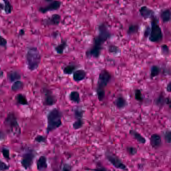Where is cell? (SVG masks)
Listing matches in <instances>:
<instances>
[{
    "mask_svg": "<svg viewBox=\"0 0 171 171\" xmlns=\"http://www.w3.org/2000/svg\"><path fill=\"white\" fill-rule=\"evenodd\" d=\"M161 69L160 66L157 65H153L152 66L150 70V76L151 79H153V78L158 76L161 73Z\"/></svg>",
    "mask_w": 171,
    "mask_h": 171,
    "instance_id": "obj_26",
    "label": "cell"
},
{
    "mask_svg": "<svg viewBox=\"0 0 171 171\" xmlns=\"http://www.w3.org/2000/svg\"><path fill=\"white\" fill-rule=\"evenodd\" d=\"M165 103L166 105H168V106L169 108H171V98L169 96L168 97H166V100H165Z\"/></svg>",
    "mask_w": 171,
    "mask_h": 171,
    "instance_id": "obj_45",
    "label": "cell"
},
{
    "mask_svg": "<svg viewBox=\"0 0 171 171\" xmlns=\"http://www.w3.org/2000/svg\"><path fill=\"white\" fill-rule=\"evenodd\" d=\"M115 105L118 110H122L127 106V101L123 96H119L115 100Z\"/></svg>",
    "mask_w": 171,
    "mask_h": 171,
    "instance_id": "obj_18",
    "label": "cell"
},
{
    "mask_svg": "<svg viewBox=\"0 0 171 171\" xmlns=\"http://www.w3.org/2000/svg\"><path fill=\"white\" fill-rule=\"evenodd\" d=\"M135 98L138 102H142L143 101L142 93L140 89H136L135 91Z\"/></svg>",
    "mask_w": 171,
    "mask_h": 171,
    "instance_id": "obj_33",
    "label": "cell"
},
{
    "mask_svg": "<svg viewBox=\"0 0 171 171\" xmlns=\"http://www.w3.org/2000/svg\"><path fill=\"white\" fill-rule=\"evenodd\" d=\"M139 30V25L137 24H131L128 27L127 31L128 35L131 36L137 34Z\"/></svg>",
    "mask_w": 171,
    "mask_h": 171,
    "instance_id": "obj_27",
    "label": "cell"
},
{
    "mask_svg": "<svg viewBox=\"0 0 171 171\" xmlns=\"http://www.w3.org/2000/svg\"><path fill=\"white\" fill-rule=\"evenodd\" d=\"M78 65L74 63H70L64 67L63 69V73L65 75H71L78 68Z\"/></svg>",
    "mask_w": 171,
    "mask_h": 171,
    "instance_id": "obj_23",
    "label": "cell"
},
{
    "mask_svg": "<svg viewBox=\"0 0 171 171\" xmlns=\"http://www.w3.org/2000/svg\"><path fill=\"white\" fill-rule=\"evenodd\" d=\"M150 143L152 147L155 149H158L162 145V137L158 133H153L150 138Z\"/></svg>",
    "mask_w": 171,
    "mask_h": 171,
    "instance_id": "obj_13",
    "label": "cell"
},
{
    "mask_svg": "<svg viewBox=\"0 0 171 171\" xmlns=\"http://www.w3.org/2000/svg\"><path fill=\"white\" fill-rule=\"evenodd\" d=\"M4 3V10L6 14H10L13 10V7L9 0H3Z\"/></svg>",
    "mask_w": 171,
    "mask_h": 171,
    "instance_id": "obj_30",
    "label": "cell"
},
{
    "mask_svg": "<svg viewBox=\"0 0 171 171\" xmlns=\"http://www.w3.org/2000/svg\"><path fill=\"white\" fill-rule=\"evenodd\" d=\"M111 78L112 75L111 72L106 69H103L101 71L98 75L96 88L105 90Z\"/></svg>",
    "mask_w": 171,
    "mask_h": 171,
    "instance_id": "obj_8",
    "label": "cell"
},
{
    "mask_svg": "<svg viewBox=\"0 0 171 171\" xmlns=\"http://www.w3.org/2000/svg\"><path fill=\"white\" fill-rule=\"evenodd\" d=\"M71 170V166L67 163H64L62 167V171H70Z\"/></svg>",
    "mask_w": 171,
    "mask_h": 171,
    "instance_id": "obj_41",
    "label": "cell"
},
{
    "mask_svg": "<svg viewBox=\"0 0 171 171\" xmlns=\"http://www.w3.org/2000/svg\"><path fill=\"white\" fill-rule=\"evenodd\" d=\"M63 113L58 108L52 109L47 116V134L52 132L62 125Z\"/></svg>",
    "mask_w": 171,
    "mask_h": 171,
    "instance_id": "obj_1",
    "label": "cell"
},
{
    "mask_svg": "<svg viewBox=\"0 0 171 171\" xmlns=\"http://www.w3.org/2000/svg\"><path fill=\"white\" fill-rule=\"evenodd\" d=\"M108 52L111 54H114V55H117L120 52V49L117 46L113 45V44H111L109 45L108 47Z\"/></svg>",
    "mask_w": 171,
    "mask_h": 171,
    "instance_id": "obj_32",
    "label": "cell"
},
{
    "mask_svg": "<svg viewBox=\"0 0 171 171\" xmlns=\"http://www.w3.org/2000/svg\"><path fill=\"white\" fill-rule=\"evenodd\" d=\"M163 137L164 140L166 143L170 144L171 142V132L170 130H167L165 131L163 133Z\"/></svg>",
    "mask_w": 171,
    "mask_h": 171,
    "instance_id": "obj_37",
    "label": "cell"
},
{
    "mask_svg": "<svg viewBox=\"0 0 171 171\" xmlns=\"http://www.w3.org/2000/svg\"><path fill=\"white\" fill-rule=\"evenodd\" d=\"M37 168L38 171H44L48 168L47 159L45 156L39 157L36 162Z\"/></svg>",
    "mask_w": 171,
    "mask_h": 171,
    "instance_id": "obj_16",
    "label": "cell"
},
{
    "mask_svg": "<svg viewBox=\"0 0 171 171\" xmlns=\"http://www.w3.org/2000/svg\"><path fill=\"white\" fill-rule=\"evenodd\" d=\"M102 49V47L92 45L86 51V57L87 58L97 59L101 56Z\"/></svg>",
    "mask_w": 171,
    "mask_h": 171,
    "instance_id": "obj_11",
    "label": "cell"
},
{
    "mask_svg": "<svg viewBox=\"0 0 171 171\" xmlns=\"http://www.w3.org/2000/svg\"><path fill=\"white\" fill-rule=\"evenodd\" d=\"M24 35H25V31L23 29H21L19 31L18 36L22 37Z\"/></svg>",
    "mask_w": 171,
    "mask_h": 171,
    "instance_id": "obj_47",
    "label": "cell"
},
{
    "mask_svg": "<svg viewBox=\"0 0 171 171\" xmlns=\"http://www.w3.org/2000/svg\"><path fill=\"white\" fill-rule=\"evenodd\" d=\"M161 53L164 56H168L170 54V49L168 46L163 44L161 47Z\"/></svg>",
    "mask_w": 171,
    "mask_h": 171,
    "instance_id": "obj_36",
    "label": "cell"
},
{
    "mask_svg": "<svg viewBox=\"0 0 171 171\" xmlns=\"http://www.w3.org/2000/svg\"><path fill=\"white\" fill-rule=\"evenodd\" d=\"M1 152L4 158H6L8 161L10 160V151L9 148L5 147L3 148H2Z\"/></svg>",
    "mask_w": 171,
    "mask_h": 171,
    "instance_id": "obj_35",
    "label": "cell"
},
{
    "mask_svg": "<svg viewBox=\"0 0 171 171\" xmlns=\"http://www.w3.org/2000/svg\"><path fill=\"white\" fill-rule=\"evenodd\" d=\"M7 78L8 80L13 83L17 80H19L21 78V75L19 72L17 71H11L7 74Z\"/></svg>",
    "mask_w": 171,
    "mask_h": 171,
    "instance_id": "obj_20",
    "label": "cell"
},
{
    "mask_svg": "<svg viewBox=\"0 0 171 171\" xmlns=\"http://www.w3.org/2000/svg\"><path fill=\"white\" fill-rule=\"evenodd\" d=\"M4 9V5L3 4L0 3V10H3Z\"/></svg>",
    "mask_w": 171,
    "mask_h": 171,
    "instance_id": "obj_48",
    "label": "cell"
},
{
    "mask_svg": "<svg viewBox=\"0 0 171 171\" xmlns=\"http://www.w3.org/2000/svg\"><path fill=\"white\" fill-rule=\"evenodd\" d=\"M129 133L136 141H137L138 143L144 145L146 143L147 141H146V138L136 130H130L129 131Z\"/></svg>",
    "mask_w": 171,
    "mask_h": 171,
    "instance_id": "obj_17",
    "label": "cell"
},
{
    "mask_svg": "<svg viewBox=\"0 0 171 171\" xmlns=\"http://www.w3.org/2000/svg\"><path fill=\"white\" fill-rule=\"evenodd\" d=\"M85 111L80 108V107H77L74 108L73 110V115H74V118L76 120L77 119H82L84 116Z\"/></svg>",
    "mask_w": 171,
    "mask_h": 171,
    "instance_id": "obj_28",
    "label": "cell"
},
{
    "mask_svg": "<svg viewBox=\"0 0 171 171\" xmlns=\"http://www.w3.org/2000/svg\"><path fill=\"white\" fill-rule=\"evenodd\" d=\"M61 20V17L60 15L54 14L44 19L43 24L45 26H58L60 23Z\"/></svg>",
    "mask_w": 171,
    "mask_h": 171,
    "instance_id": "obj_12",
    "label": "cell"
},
{
    "mask_svg": "<svg viewBox=\"0 0 171 171\" xmlns=\"http://www.w3.org/2000/svg\"><path fill=\"white\" fill-rule=\"evenodd\" d=\"M46 2H48V3H51L53 1V0H43Z\"/></svg>",
    "mask_w": 171,
    "mask_h": 171,
    "instance_id": "obj_50",
    "label": "cell"
},
{
    "mask_svg": "<svg viewBox=\"0 0 171 171\" xmlns=\"http://www.w3.org/2000/svg\"><path fill=\"white\" fill-rule=\"evenodd\" d=\"M15 100L17 103L22 106H27L29 104L25 95L19 93L16 96Z\"/></svg>",
    "mask_w": 171,
    "mask_h": 171,
    "instance_id": "obj_25",
    "label": "cell"
},
{
    "mask_svg": "<svg viewBox=\"0 0 171 171\" xmlns=\"http://www.w3.org/2000/svg\"><path fill=\"white\" fill-rule=\"evenodd\" d=\"M93 170H97V171H107L108 169L104 167L101 165H100L98 164V166H97V168H96L95 169H93Z\"/></svg>",
    "mask_w": 171,
    "mask_h": 171,
    "instance_id": "obj_43",
    "label": "cell"
},
{
    "mask_svg": "<svg viewBox=\"0 0 171 171\" xmlns=\"http://www.w3.org/2000/svg\"><path fill=\"white\" fill-rule=\"evenodd\" d=\"M67 46H68V44H67V40H62L60 43L55 47L54 49L57 54L61 55L64 53V51L65 50Z\"/></svg>",
    "mask_w": 171,
    "mask_h": 171,
    "instance_id": "obj_21",
    "label": "cell"
},
{
    "mask_svg": "<svg viewBox=\"0 0 171 171\" xmlns=\"http://www.w3.org/2000/svg\"><path fill=\"white\" fill-rule=\"evenodd\" d=\"M87 72L84 69H76L73 73V80L76 82L81 81L85 79Z\"/></svg>",
    "mask_w": 171,
    "mask_h": 171,
    "instance_id": "obj_15",
    "label": "cell"
},
{
    "mask_svg": "<svg viewBox=\"0 0 171 171\" xmlns=\"http://www.w3.org/2000/svg\"><path fill=\"white\" fill-rule=\"evenodd\" d=\"M24 84L22 81L17 80L13 82L11 87V90L14 91H20L24 87Z\"/></svg>",
    "mask_w": 171,
    "mask_h": 171,
    "instance_id": "obj_29",
    "label": "cell"
},
{
    "mask_svg": "<svg viewBox=\"0 0 171 171\" xmlns=\"http://www.w3.org/2000/svg\"><path fill=\"white\" fill-rule=\"evenodd\" d=\"M84 122L83 118L82 119H77L73 122L72 127L74 130H78L80 129L84 126Z\"/></svg>",
    "mask_w": 171,
    "mask_h": 171,
    "instance_id": "obj_31",
    "label": "cell"
},
{
    "mask_svg": "<svg viewBox=\"0 0 171 171\" xmlns=\"http://www.w3.org/2000/svg\"><path fill=\"white\" fill-rule=\"evenodd\" d=\"M165 100H166V97L163 95V93L161 92L160 95L158 96V97L155 99L154 103L157 106L161 109L166 105Z\"/></svg>",
    "mask_w": 171,
    "mask_h": 171,
    "instance_id": "obj_22",
    "label": "cell"
},
{
    "mask_svg": "<svg viewBox=\"0 0 171 171\" xmlns=\"http://www.w3.org/2000/svg\"><path fill=\"white\" fill-rule=\"evenodd\" d=\"M6 135L3 131H0V142L4 141L6 138Z\"/></svg>",
    "mask_w": 171,
    "mask_h": 171,
    "instance_id": "obj_44",
    "label": "cell"
},
{
    "mask_svg": "<svg viewBox=\"0 0 171 171\" xmlns=\"http://www.w3.org/2000/svg\"><path fill=\"white\" fill-rule=\"evenodd\" d=\"M126 151L127 152V153L131 156H135L137 153V148L133 146H127L126 147Z\"/></svg>",
    "mask_w": 171,
    "mask_h": 171,
    "instance_id": "obj_34",
    "label": "cell"
},
{
    "mask_svg": "<svg viewBox=\"0 0 171 171\" xmlns=\"http://www.w3.org/2000/svg\"><path fill=\"white\" fill-rule=\"evenodd\" d=\"M61 4V2L59 1H53L49 3L48 5L40 7L39 11L42 14H45L48 12L58 10L60 8Z\"/></svg>",
    "mask_w": 171,
    "mask_h": 171,
    "instance_id": "obj_9",
    "label": "cell"
},
{
    "mask_svg": "<svg viewBox=\"0 0 171 171\" xmlns=\"http://www.w3.org/2000/svg\"><path fill=\"white\" fill-rule=\"evenodd\" d=\"M34 141L38 143L45 142L46 141V137L45 136H42V135H38L35 137Z\"/></svg>",
    "mask_w": 171,
    "mask_h": 171,
    "instance_id": "obj_38",
    "label": "cell"
},
{
    "mask_svg": "<svg viewBox=\"0 0 171 171\" xmlns=\"http://www.w3.org/2000/svg\"><path fill=\"white\" fill-rule=\"evenodd\" d=\"M151 19V26L148 39L153 43H158L162 41L163 38L162 30L158 24V19L156 16H153Z\"/></svg>",
    "mask_w": 171,
    "mask_h": 171,
    "instance_id": "obj_4",
    "label": "cell"
},
{
    "mask_svg": "<svg viewBox=\"0 0 171 171\" xmlns=\"http://www.w3.org/2000/svg\"><path fill=\"white\" fill-rule=\"evenodd\" d=\"M150 27L147 26L146 27V29H145V32H144V37L146 38H148V36L150 35Z\"/></svg>",
    "mask_w": 171,
    "mask_h": 171,
    "instance_id": "obj_42",
    "label": "cell"
},
{
    "mask_svg": "<svg viewBox=\"0 0 171 171\" xmlns=\"http://www.w3.org/2000/svg\"><path fill=\"white\" fill-rule=\"evenodd\" d=\"M10 165L7 164L3 161L0 160V171H7L9 170Z\"/></svg>",
    "mask_w": 171,
    "mask_h": 171,
    "instance_id": "obj_39",
    "label": "cell"
},
{
    "mask_svg": "<svg viewBox=\"0 0 171 171\" xmlns=\"http://www.w3.org/2000/svg\"><path fill=\"white\" fill-rule=\"evenodd\" d=\"M3 76V72L0 70V78H2Z\"/></svg>",
    "mask_w": 171,
    "mask_h": 171,
    "instance_id": "obj_49",
    "label": "cell"
},
{
    "mask_svg": "<svg viewBox=\"0 0 171 171\" xmlns=\"http://www.w3.org/2000/svg\"><path fill=\"white\" fill-rule=\"evenodd\" d=\"M140 15L145 20L151 19L153 16L155 15V12L152 9L148 8V7L146 6H143L141 7L139 10Z\"/></svg>",
    "mask_w": 171,
    "mask_h": 171,
    "instance_id": "obj_14",
    "label": "cell"
},
{
    "mask_svg": "<svg viewBox=\"0 0 171 171\" xmlns=\"http://www.w3.org/2000/svg\"><path fill=\"white\" fill-rule=\"evenodd\" d=\"M166 90L168 92H171V82L169 81L168 83L167 87H166Z\"/></svg>",
    "mask_w": 171,
    "mask_h": 171,
    "instance_id": "obj_46",
    "label": "cell"
},
{
    "mask_svg": "<svg viewBox=\"0 0 171 171\" xmlns=\"http://www.w3.org/2000/svg\"><path fill=\"white\" fill-rule=\"evenodd\" d=\"M69 99L73 103L79 104L80 102V95L77 91H72L69 95Z\"/></svg>",
    "mask_w": 171,
    "mask_h": 171,
    "instance_id": "obj_24",
    "label": "cell"
},
{
    "mask_svg": "<svg viewBox=\"0 0 171 171\" xmlns=\"http://www.w3.org/2000/svg\"><path fill=\"white\" fill-rule=\"evenodd\" d=\"M105 156L106 160L115 168L118 170L128 171V168H127V166L125 165L122 160L117 155L108 151H106Z\"/></svg>",
    "mask_w": 171,
    "mask_h": 171,
    "instance_id": "obj_7",
    "label": "cell"
},
{
    "mask_svg": "<svg viewBox=\"0 0 171 171\" xmlns=\"http://www.w3.org/2000/svg\"><path fill=\"white\" fill-rule=\"evenodd\" d=\"M44 97L43 104L45 106H52L56 102V97L53 95L51 91L48 90H45L44 91Z\"/></svg>",
    "mask_w": 171,
    "mask_h": 171,
    "instance_id": "obj_10",
    "label": "cell"
},
{
    "mask_svg": "<svg viewBox=\"0 0 171 171\" xmlns=\"http://www.w3.org/2000/svg\"><path fill=\"white\" fill-rule=\"evenodd\" d=\"M36 157V153L30 148L25 151L22 155L21 164L22 167L25 169H30L34 163V160Z\"/></svg>",
    "mask_w": 171,
    "mask_h": 171,
    "instance_id": "obj_6",
    "label": "cell"
},
{
    "mask_svg": "<svg viewBox=\"0 0 171 171\" xmlns=\"http://www.w3.org/2000/svg\"><path fill=\"white\" fill-rule=\"evenodd\" d=\"M97 30L98 34L93 38L92 45L103 48V44L111 38L112 35L105 23L98 25Z\"/></svg>",
    "mask_w": 171,
    "mask_h": 171,
    "instance_id": "obj_3",
    "label": "cell"
},
{
    "mask_svg": "<svg viewBox=\"0 0 171 171\" xmlns=\"http://www.w3.org/2000/svg\"><path fill=\"white\" fill-rule=\"evenodd\" d=\"M7 45V39L3 37L1 35V33H0V46L2 47H6Z\"/></svg>",
    "mask_w": 171,
    "mask_h": 171,
    "instance_id": "obj_40",
    "label": "cell"
},
{
    "mask_svg": "<svg viewBox=\"0 0 171 171\" xmlns=\"http://www.w3.org/2000/svg\"><path fill=\"white\" fill-rule=\"evenodd\" d=\"M160 18L163 23L170 22L171 20V11L170 9H166L161 11L160 14Z\"/></svg>",
    "mask_w": 171,
    "mask_h": 171,
    "instance_id": "obj_19",
    "label": "cell"
},
{
    "mask_svg": "<svg viewBox=\"0 0 171 171\" xmlns=\"http://www.w3.org/2000/svg\"><path fill=\"white\" fill-rule=\"evenodd\" d=\"M27 68L31 71L38 69L41 60V55L38 48L35 47H29L25 56Z\"/></svg>",
    "mask_w": 171,
    "mask_h": 171,
    "instance_id": "obj_2",
    "label": "cell"
},
{
    "mask_svg": "<svg viewBox=\"0 0 171 171\" xmlns=\"http://www.w3.org/2000/svg\"><path fill=\"white\" fill-rule=\"evenodd\" d=\"M4 125L8 128L9 131L14 135H20V127L19 126L16 116L14 112H10L8 113L4 121Z\"/></svg>",
    "mask_w": 171,
    "mask_h": 171,
    "instance_id": "obj_5",
    "label": "cell"
}]
</instances>
